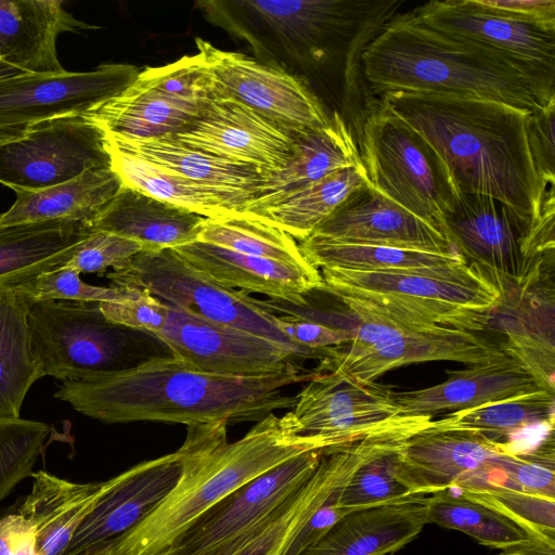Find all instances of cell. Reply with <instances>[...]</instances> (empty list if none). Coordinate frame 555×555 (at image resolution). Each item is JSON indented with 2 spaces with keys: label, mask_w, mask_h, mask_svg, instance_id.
<instances>
[{
  "label": "cell",
  "mask_w": 555,
  "mask_h": 555,
  "mask_svg": "<svg viewBox=\"0 0 555 555\" xmlns=\"http://www.w3.org/2000/svg\"><path fill=\"white\" fill-rule=\"evenodd\" d=\"M403 0H209L196 8L215 26L245 41L264 64L297 68L324 82L338 113L354 126L374 96L362 53L400 13Z\"/></svg>",
  "instance_id": "cell-1"
},
{
  "label": "cell",
  "mask_w": 555,
  "mask_h": 555,
  "mask_svg": "<svg viewBox=\"0 0 555 555\" xmlns=\"http://www.w3.org/2000/svg\"><path fill=\"white\" fill-rule=\"evenodd\" d=\"M379 103L418 132L460 193L493 197L531 229L554 188L542 179L530 145V111L453 93L388 91Z\"/></svg>",
  "instance_id": "cell-2"
},
{
  "label": "cell",
  "mask_w": 555,
  "mask_h": 555,
  "mask_svg": "<svg viewBox=\"0 0 555 555\" xmlns=\"http://www.w3.org/2000/svg\"><path fill=\"white\" fill-rule=\"evenodd\" d=\"M317 371L298 363L270 376L236 378L198 371L175 357H152L100 379L62 382L54 398L104 423L139 421L184 425L260 421L293 409L285 389Z\"/></svg>",
  "instance_id": "cell-3"
},
{
  "label": "cell",
  "mask_w": 555,
  "mask_h": 555,
  "mask_svg": "<svg viewBox=\"0 0 555 555\" xmlns=\"http://www.w3.org/2000/svg\"><path fill=\"white\" fill-rule=\"evenodd\" d=\"M227 426L188 425L176 486L137 526L113 540L106 555H164L205 512L246 482L298 454L343 443L301 435L292 411L268 414L230 443Z\"/></svg>",
  "instance_id": "cell-4"
},
{
  "label": "cell",
  "mask_w": 555,
  "mask_h": 555,
  "mask_svg": "<svg viewBox=\"0 0 555 555\" xmlns=\"http://www.w3.org/2000/svg\"><path fill=\"white\" fill-rule=\"evenodd\" d=\"M370 92L453 93L531 111L539 103L531 82L500 56L430 29L409 12L397 14L362 53Z\"/></svg>",
  "instance_id": "cell-5"
},
{
  "label": "cell",
  "mask_w": 555,
  "mask_h": 555,
  "mask_svg": "<svg viewBox=\"0 0 555 555\" xmlns=\"http://www.w3.org/2000/svg\"><path fill=\"white\" fill-rule=\"evenodd\" d=\"M320 272L323 289L338 297L360 322L480 333L503 299L500 288L480 272L467 276L339 268Z\"/></svg>",
  "instance_id": "cell-6"
},
{
  "label": "cell",
  "mask_w": 555,
  "mask_h": 555,
  "mask_svg": "<svg viewBox=\"0 0 555 555\" xmlns=\"http://www.w3.org/2000/svg\"><path fill=\"white\" fill-rule=\"evenodd\" d=\"M357 141L367 184L441 231L460 192L430 144L378 99L363 117Z\"/></svg>",
  "instance_id": "cell-7"
},
{
  "label": "cell",
  "mask_w": 555,
  "mask_h": 555,
  "mask_svg": "<svg viewBox=\"0 0 555 555\" xmlns=\"http://www.w3.org/2000/svg\"><path fill=\"white\" fill-rule=\"evenodd\" d=\"M112 286L145 289L163 302L208 321L233 326L278 343L299 360L330 359L331 350H313L291 341L272 314L248 293L224 287L184 261L172 248L142 250L106 274Z\"/></svg>",
  "instance_id": "cell-8"
},
{
  "label": "cell",
  "mask_w": 555,
  "mask_h": 555,
  "mask_svg": "<svg viewBox=\"0 0 555 555\" xmlns=\"http://www.w3.org/2000/svg\"><path fill=\"white\" fill-rule=\"evenodd\" d=\"M42 375L92 383L132 366V330L108 321L100 302L35 299L28 311Z\"/></svg>",
  "instance_id": "cell-9"
},
{
  "label": "cell",
  "mask_w": 555,
  "mask_h": 555,
  "mask_svg": "<svg viewBox=\"0 0 555 555\" xmlns=\"http://www.w3.org/2000/svg\"><path fill=\"white\" fill-rule=\"evenodd\" d=\"M505 344L482 334L452 327H402L360 322L345 349L337 347L319 370L332 371L358 383L372 384L386 372L414 363L453 361L468 365L505 358Z\"/></svg>",
  "instance_id": "cell-10"
},
{
  "label": "cell",
  "mask_w": 555,
  "mask_h": 555,
  "mask_svg": "<svg viewBox=\"0 0 555 555\" xmlns=\"http://www.w3.org/2000/svg\"><path fill=\"white\" fill-rule=\"evenodd\" d=\"M409 14L506 61L531 82L540 104L555 98V29L513 18L481 0H434Z\"/></svg>",
  "instance_id": "cell-11"
},
{
  "label": "cell",
  "mask_w": 555,
  "mask_h": 555,
  "mask_svg": "<svg viewBox=\"0 0 555 555\" xmlns=\"http://www.w3.org/2000/svg\"><path fill=\"white\" fill-rule=\"evenodd\" d=\"M324 449L298 454L246 482L205 512L164 555H231L298 491Z\"/></svg>",
  "instance_id": "cell-12"
},
{
  "label": "cell",
  "mask_w": 555,
  "mask_h": 555,
  "mask_svg": "<svg viewBox=\"0 0 555 555\" xmlns=\"http://www.w3.org/2000/svg\"><path fill=\"white\" fill-rule=\"evenodd\" d=\"M511 453L515 452L507 442L470 430L437 428L431 424L412 435L397 451L392 470L411 494L505 487L498 462Z\"/></svg>",
  "instance_id": "cell-13"
},
{
  "label": "cell",
  "mask_w": 555,
  "mask_h": 555,
  "mask_svg": "<svg viewBox=\"0 0 555 555\" xmlns=\"http://www.w3.org/2000/svg\"><path fill=\"white\" fill-rule=\"evenodd\" d=\"M103 167H111L105 132L83 115L31 124L24 137L0 145V183L14 191L42 190Z\"/></svg>",
  "instance_id": "cell-14"
},
{
  "label": "cell",
  "mask_w": 555,
  "mask_h": 555,
  "mask_svg": "<svg viewBox=\"0 0 555 555\" xmlns=\"http://www.w3.org/2000/svg\"><path fill=\"white\" fill-rule=\"evenodd\" d=\"M441 231L466 261L501 291L520 286L541 263L525 253L531 225L504 203L481 194L460 193L444 214Z\"/></svg>",
  "instance_id": "cell-15"
},
{
  "label": "cell",
  "mask_w": 555,
  "mask_h": 555,
  "mask_svg": "<svg viewBox=\"0 0 555 555\" xmlns=\"http://www.w3.org/2000/svg\"><path fill=\"white\" fill-rule=\"evenodd\" d=\"M167 306L166 324L154 337L172 357L198 371L257 378L279 374L299 360L278 343Z\"/></svg>",
  "instance_id": "cell-16"
},
{
  "label": "cell",
  "mask_w": 555,
  "mask_h": 555,
  "mask_svg": "<svg viewBox=\"0 0 555 555\" xmlns=\"http://www.w3.org/2000/svg\"><path fill=\"white\" fill-rule=\"evenodd\" d=\"M195 43L224 93L297 131L328 124L331 115L302 79L244 53L221 50L202 38Z\"/></svg>",
  "instance_id": "cell-17"
},
{
  "label": "cell",
  "mask_w": 555,
  "mask_h": 555,
  "mask_svg": "<svg viewBox=\"0 0 555 555\" xmlns=\"http://www.w3.org/2000/svg\"><path fill=\"white\" fill-rule=\"evenodd\" d=\"M299 132L264 117L221 89L173 137L191 147L262 175L286 165Z\"/></svg>",
  "instance_id": "cell-18"
},
{
  "label": "cell",
  "mask_w": 555,
  "mask_h": 555,
  "mask_svg": "<svg viewBox=\"0 0 555 555\" xmlns=\"http://www.w3.org/2000/svg\"><path fill=\"white\" fill-rule=\"evenodd\" d=\"M139 72L131 64L105 63L88 72L0 78V124L31 125L83 115L126 89Z\"/></svg>",
  "instance_id": "cell-19"
},
{
  "label": "cell",
  "mask_w": 555,
  "mask_h": 555,
  "mask_svg": "<svg viewBox=\"0 0 555 555\" xmlns=\"http://www.w3.org/2000/svg\"><path fill=\"white\" fill-rule=\"evenodd\" d=\"M307 383L292 409L301 435L346 442L403 416L395 391L379 384H362L319 369Z\"/></svg>",
  "instance_id": "cell-20"
},
{
  "label": "cell",
  "mask_w": 555,
  "mask_h": 555,
  "mask_svg": "<svg viewBox=\"0 0 555 555\" xmlns=\"http://www.w3.org/2000/svg\"><path fill=\"white\" fill-rule=\"evenodd\" d=\"M183 449L141 462L107 480V487L74 533L64 555H79L115 540L145 518L176 486Z\"/></svg>",
  "instance_id": "cell-21"
},
{
  "label": "cell",
  "mask_w": 555,
  "mask_h": 555,
  "mask_svg": "<svg viewBox=\"0 0 555 555\" xmlns=\"http://www.w3.org/2000/svg\"><path fill=\"white\" fill-rule=\"evenodd\" d=\"M310 236L438 254L456 253L438 228L369 184L350 194Z\"/></svg>",
  "instance_id": "cell-22"
},
{
  "label": "cell",
  "mask_w": 555,
  "mask_h": 555,
  "mask_svg": "<svg viewBox=\"0 0 555 555\" xmlns=\"http://www.w3.org/2000/svg\"><path fill=\"white\" fill-rule=\"evenodd\" d=\"M446 374L448 378L435 386L395 392L401 414L434 417L528 392L554 391L513 354Z\"/></svg>",
  "instance_id": "cell-23"
},
{
  "label": "cell",
  "mask_w": 555,
  "mask_h": 555,
  "mask_svg": "<svg viewBox=\"0 0 555 555\" xmlns=\"http://www.w3.org/2000/svg\"><path fill=\"white\" fill-rule=\"evenodd\" d=\"M172 249L194 269L224 287L261 294L295 306L306 305L310 293L324 287L322 274L315 267L244 255L199 241Z\"/></svg>",
  "instance_id": "cell-24"
},
{
  "label": "cell",
  "mask_w": 555,
  "mask_h": 555,
  "mask_svg": "<svg viewBox=\"0 0 555 555\" xmlns=\"http://www.w3.org/2000/svg\"><path fill=\"white\" fill-rule=\"evenodd\" d=\"M362 164L352 128L338 112L326 126L300 131L286 165L261 175L242 216H253L284 197L336 172Z\"/></svg>",
  "instance_id": "cell-25"
},
{
  "label": "cell",
  "mask_w": 555,
  "mask_h": 555,
  "mask_svg": "<svg viewBox=\"0 0 555 555\" xmlns=\"http://www.w3.org/2000/svg\"><path fill=\"white\" fill-rule=\"evenodd\" d=\"M426 494L351 512L298 555H390L418 537L427 521Z\"/></svg>",
  "instance_id": "cell-26"
},
{
  "label": "cell",
  "mask_w": 555,
  "mask_h": 555,
  "mask_svg": "<svg viewBox=\"0 0 555 555\" xmlns=\"http://www.w3.org/2000/svg\"><path fill=\"white\" fill-rule=\"evenodd\" d=\"M62 0H0V61L25 74L65 72L56 39L96 28L76 20Z\"/></svg>",
  "instance_id": "cell-27"
},
{
  "label": "cell",
  "mask_w": 555,
  "mask_h": 555,
  "mask_svg": "<svg viewBox=\"0 0 555 555\" xmlns=\"http://www.w3.org/2000/svg\"><path fill=\"white\" fill-rule=\"evenodd\" d=\"M203 107L167 91L142 69L126 89L83 116L106 133L128 139H154L178 133L198 116Z\"/></svg>",
  "instance_id": "cell-28"
},
{
  "label": "cell",
  "mask_w": 555,
  "mask_h": 555,
  "mask_svg": "<svg viewBox=\"0 0 555 555\" xmlns=\"http://www.w3.org/2000/svg\"><path fill=\"white\" fill-rule=\"evenodd\" d=\"M105 142L165 171L218 190L234 203L237 215L253 198L261 178L253 168L191 147L173 135L128 139L105 132Z\"/></svg>",
  "instance_id": "cell-29"
},
{
  "label": "cell",
  "mask_w": 555,
  "mask_h": 555,
  "mask_svg": "<svg viewBox=\"0 0 555 555\" xmlns=\"http://www.w3.org/2000/svg\"><path fill=\"white\" fill-rule=\"evenodd\" d=\"M205 217L121 185L89 224L140 243L143 250L177 248L197 241Z\"/></svg>",
  "instance_id": "cell-30"
},
{
  "label": "cell",
  "mask_w": 555,
  "mask_h": 555,
  "mask_svg": "<svg viewBox=\"0 0 555 555\" xmlns=\"http://www.w3.org/2000/svg\"><path fill=\"white\" fill-rule=\"evenodd\" d=\"M91 232L88 223L70 220L0 224V286H27L62 268Z\"/></svg>",
  "instance_id": "cell-31"
},
{
  "label": "cell",
  "mask_w": 555,
  "mask_h": 555,
  "mask_svg": "<svg viewBox=\"0 0 555 555\" xmlns=\"http://www.w3.org/2000/svg\"><path fill=\"white\" fill-rule=\"evenodd\" d=\"M30 492L18 508L35 527L40 555H64L74 533L107 487L73 482L44 470L33 473Z\"/></svg>",
  "instance_id": "cell-32"
},
{
  "label": "cell",
  "mask_w": 555,
  "mask_h": 555,
  "mask_svg": "<svg viewBox=\"0 0 555 555\" xmlns=\"http://www.w3.org/2000/svg\"><path fill=\"white\" fill-rule=\"evenodd\" d=\"M122 182L111 167L94 168L63 183L37 191H15L16 199L0 214V224L70 220L90 224Z\"/></svg>",
  "instance_id": "cell-33"
},
{
  "label": "cell",
  "mask_w": 555,
  "mask_h": 555,
  "mask_svg": "<svg viewBox=\"0 0 555 555\" xmlns=\"http://www.w3.org/2000/svg\"><path fill=\"white\" fill-rule=\"evenodd\" d=\"M305 258L317 269L425 272L467 276L479 272L457 253H429L398 247L354 244L308 237L299 242ZM481 273V272H480Z\"/></svg>",
  "instance_id": "cell-34"
},
{
  "label": "cell",
  "mask_w": 555,
  "mask_h": 555,
  "mask_svg": "<svg viewBox=\"0 0 555 555\" xmlns=\"http://www.w3.org/2000/svg\"><path fill=\"white\" fill-rule=\"evenodd\" d=\"M26 286H0V417H21L30 387L43 377L33 347Z\"/></svg>",
  "instance_id": "cell-35"
},
{
  "label": "cell",
  "mask_w": 555,
  "mask_h": 555,
  "mask_svg": "<svg viewBox=\"0 0 555 555\" xmlns=\"http://www.w3.org/2000/svg\"><path fill=\"white\" fill-rule=\"evenodd\" d=\"M365 184L367 178L362 164L347 167L249 217L274 225L300 242L309 237L350 194Z\"/></svg>",
  "instance_id": "cell-36"
},
{
  "label": "cell",
  "mask_w": 555,
  "mask_h": 555,
  "mask_svg": "<svg viewBox=\"0 0 555 555\" xmlns=\"http://www.w3.org/2000/svg\"><path fill=\"white\" fill-rule=\"evenodd\" d=\"M105 146L111 157V168L122 185L205 218L238 214L234 203L218 190L165 171L106 142Z\"/></svg>",
  "instance_id": "cell-37"
},
{
  "label": "cell",
  "mask_w": 555,
  "mask_h": 555,
  "mask_svg": "<svg viewBox=\"0 0 555 555\" xmlns=\"http://www.w3.org/2000/svg\"><path fill=\"white\" fill-rule=\"evenodd\" d=\"M442 429L470 430L501 441L533 426H554V391L539 390L448 413L434 421Z\"/></svg>",
  "instance_id": "cell-38"
},
{
  "label": "cell",
  "mask_w": 555,
  "mask_h": 555,
  "mask_svg": "<svg viewBox=\"0 0 555 555\" xmlns=\"http://www.w3.org/2000/svg\"><path fill=\"white\" fill-rule=\"evenodd\" d=\"M427 521L464 532L479 544L500 551L529 535L506 516L456 489L440 490L428 496Z\"/></svg>",
  "instance_id": "cell-39"
},
{
  "label": "cell",
  "mask_w": 555,
  "mask_h": 555,
  "mask_svg": "<svg viewBox=\"0 0 555 555\" xmlns=\"http://www.w3.org/2000/svg\"><path fill=\"white\" fill-rule=\"evenodd\" d=\"M197 241L244 255L313 267L293 236L274 225L242 215L206 218Z\"/></svg>",
  "instance_id": "cell-40"
},
{
  "label": "cell",
  "mask_w": 555,
  "mask_h": 555,
  "mask_svg": "<svg viewBox=\"0 0 555 555\" xmlns=\"http://www.w3.org/2000/svg\"><path fill=\"white\" fill-rule=\"evenodd\" d=\"M433 421L431 416L420 415L364 462L346 483L338 500L339 507L351 513L411 495L393 475V459L412 435L429 427Z\"/></svg>",
  "instance_id": "cell-41"
},
{
  "label": "cell",
  "mask_w": 555,
  "mask_h": 555,
  "mask_svg": "<svg viewBox=\"0 0 555 555\" xmlns=\"http://www.w3.org/2000/svg\"><path fill=\"white\" fill-rule=\"evenodd\" d=\"M334 479L315 469L278 514L231 555H283L295 534L335 490Z\"/></svg>",
  "instance_id": "cell-42"
},
{
  "label": "cell",
  "mask_w": 555,
  "mask_h": 555,
  "mask_svg": "<svg viewBox=\"0 0 555 555\" xmlns=\"http://www.w3.org/2000/svg\"><path fill=\"white\" fill-rule=\"evenodd\" d=\"M50 433L43 422L0 417V503L31 476Z\"/></svg>",
  "instance_id": "cell-43"
},
{
  "label": "cell",
  "mask_w": 555,
  "mask_h": 555,
  "mask_svg": "<svg viewBox=\"0 0 555 555\" xmlns=\"http://www.w3.org/2000/svg\"><path fill=\"white\" fill-rule=\"evenodd\" d=\"M456 490L506 516L529 535L555 538V498L503 486Z\"/></svg>",
  "instance_id": "cell-44"
},
{
  "label": "cell",
  "mask_w": 555,
  "mask_h": 555,
  "mask_svg": "<svg viewBox=\"0 0 555 555\" xmlns=\"http://www.w3.org/2000/svg\"><path fill=\"white\" fill-rule=\"evenodd\" d=\"M256 302L272 314L276 327L298 346L313 350H331L353 339V328L326 322L309 312L305 305L295 306L273 299H256Z\"/></svg>",
  "instance_id": "cell-45"
},
{
  "label": "cell",
  "mask_w": 555,
  "mask_h": 555,
  "mask_svg": "<svg viewBox=\"0 0 555 555\" xmlns=\"http://www.w3.org/2000/svg\"><path fill=\"white\" fill-rule=\"evenodd\" d=\"M506 487L555 498V444L550 430L533 448L503 455L498 463Z\"/></svg>",
  "instance_id": "cell-46"
},
{
  "label": "cell",
  "mask_w": 555,
  "mask_h": 555,
  "mask_svg": "<svg viewBox=\"0 0 555 555\" xmlns=\"http://www.w3.org/2000/svg\"><path fill=\"white\" fill-rule=\"evenodd\" d=\"M26 287L36 299L51 300L121 302L141 294L139 288L90 285L80 279L79 272L63 267L39 275Z\"/></svg>",
  "instance_id": "cell-47"
},
{
  "label": "cell",
  "mask_w": 555,
  "mask_h": 555,
  "mask_svg": "<svg viewBox=\"0 0 555 555\" xmlns=\"http://www.w3.org/2000/svg\"><path fill=\"white\" fill-rule=\"evenodd\" d=\"M142 250L143 246L135 241L92 230L63 268L79 273H103L108 268H120Z\"/></svg>",
  "instance_id": "cell-48"
},
{
  "label": "cell",
  "mask_w": 555,
  "mask_h": 555,
  "mask_svg": "<svg viewBox=\"0 0 555 555\" xmlns=\"http://www.w3.org/2000/svg\"><path fill=\"white\" fill-rule=\"evenodd\" d=\"M100 310L112 323L152 336L164 328L168 317V306L145 289L130 300L100 302Z\"/></svg>",
  "instance_id": "cell-49"
},
{
  "label": "cell",
  "mask_w": 555,
  "mask_h": 555,
  "mask_svg": "<svg viewBox=\"0 0 555 555\" xmlns=\"http://www.w3.org/2000/svg\"><path fill=\"white\" fill-rule=\"evenodd\" d=\"M555 98L537 104L529 113L528 129L537 168L548 185L555 184Z\"/></svg>",
  "instance_id": "cell-50"
},
{
  "label": "cell",
  "mask_w": 555,
  "mask_h": 555,
  "mask_svg": "<svg viewBox=\"0 0 555 555\" xmlns=\"http://www.w3.org/2000/svg\"><path fill=\"white\" fill-rule=\"evenodd\" d=\"M0 555H40L36 529L18 512L0 518Z\"/></svg>",
  "instance_id": "cell-51"
},
{
  "label": "cell",
  "mask_w": 555,
  "mask_h": 555,
  "mask_svg": "<svg viewBox=\"0 0 555 555\" xmlns=\"http://www.w3.org/2000/svg\"><path fill=\"white\" fill-rule=\"evenodd\" d=\"M513 18L555 29L554 0H481Z\"/></svg>",
  "instance_id": "cell-52"
},
{
  "label": "cell",
  "mask_w": 555,
  "mask_h": 555,
  "mask_svg": "<svg viewBox=\"0 0 555 555\" xmlns=\"http://www.w3.org/2000/svg\"><path fill=\"white\" fill-rule=\"evenodd\" d=\"M496 555H555V538L528 535L524 541L501 550Z\"/></svg>",
  "instance_id": "cell-53"
},
{
  "label": "cell",
  "mask_w": 555,
  "mask_h": 555,
  "mask_svg": "<svg viewBox=\"0 0 555 555\" xmlns=\"http://www.w3.org/2000/svg\"><path fill=\"white\" fill-rule=\"evenodd\" d=\"M30 125L0 124V145L20 139L26 134Z\"/></svg>",
  "instance_id": "cell-54"
},
{
  "label": "cell",
  "mask_w": 555,
  "mask_h": 555,
  "mask_svg": "<svg viewBox=\"0 0 555 555\" xmlns=\"http://www.w3.org/2000/svg\"><path fill=\"white\" fill-rule=\"evenodd\" d=\"M18 74H23V73H21L18 69H16L8 64H4L0 61V78L15 76Z\"/></svg>",
  "instance_id": "cell-55"
},
{
  "label": "cell",
  "mask_w": 555,
  "mask_h": 555,
  "mask_svg": "<svg viewBox=\"0 0 555 555\" xmlns=\"http://www.w3.org/2000/svg\"><path fill=\"white\" fill-rule=\"evenodd\" d=\"M112 541L103 544V545H100L98 547H94V548H91V550H88L79 555H106L108 548H109V545H111Z\"/></svg>",
  "instance_id": "cell-56"
}]
</instances>
